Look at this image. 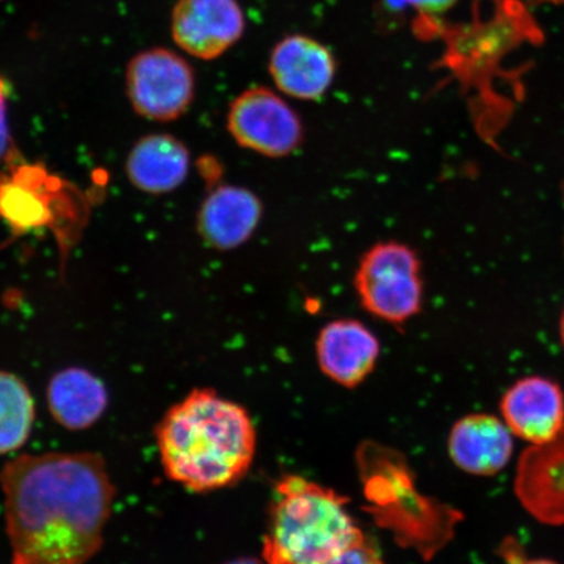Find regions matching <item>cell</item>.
<instances>
[{
	"instance_id": "23",
	"label": "cell",
	"mask_w": 564,
	"mask_h": 564,
	"mask_svg": "<svg viewBox=\"0 0 564 564\" xmlns=\"http://www.w3.org/2000/svg\"><path fill=\"white\" fill-rule=\"evenodd\" d=\"M513 564H561V563L555 562L553 560H547V558H534V560H523V561H520V562L513 563Z\"/></svg>"
},
{
	"instance_id": "1",
	"label": "cell",
	"mask_w": 564,
	"mask_h": 564,
	"mask_svg": "<svg viewBox=\"0 0 564 564\" xmlns=\"http://www.w3.org/2000/svg\"><path fill=\"white\" fill-rule=\"evenodd\" d=\"M12 564H89L116 486L96 453L21 455L0 469Z\"/></svg>"
},
{
	"instance_id": "5",
	"label": "cell",
	"mask_w": 564,
	"mask_h": 564,
	"mask_svg": "<svg viewBox=\"0 0 564 564\" xmlns=\"http://www.w3.org/2000/svg\"><path fill=\"white\" fill-rule=\"evenodd\" d=\"M359 302L370 315L400 326L421 312V260L411 247L380 242L364 253L356 271Z\"/></svg>"
},
{
	"instance_id": "17",
	"label": "cell",
	"mask_w": 564,
	"mask_h": 564,
	"mask_svg": "<svg viewBox=\"0 0 564 564\" xmlns=\"http://www.w3.org/2000/svg\"><path fill=\"white\" fill-rule=\"evenodd\" d=\"M35 420L34 399L23 379L0 370V455L24 447Z\"/></svg>"
},
{
	"instance_id": "18",
	"label": "cell",
	"mask_w": 564,
	"mask_h": 564,
	"mask_svg": "<svg viewBox=\"0 0 564 564\" xmlns=\"http://www.w3.org/2000/svg\"><path fill=\"white\" fill-rule=\"evenodd\" d=\"M408 6L419 12L422 23L417 25V32L432 37L433 34L442 31L441 18L453 9L457 0H405Z\"/></svg>"
},
{
	"instance_id": "13",
	"label": "cell",
	"mask_w": 564,
	"mask_h": 564,
	"mask_svg": "<svg viewBox=\"0 0 564 564\" xmlns=\"http://www.w3.org/2000/svg\"><path fill=\"white\" fill-rule=\"evenodd\" d=\"M513 438L510 429L497 415L468 414L451 429L448 454L465 474L491 477L511 462Z\"/></svg>"
},
{
	"instance_id": "24",
	"label": "cell",
	"mask_w": 564,
	"mask_h": 564,
	"mask_svg": "<svg viewBox=\"0 0 564 564\" xmlns=\"http://www.w3.org/2000/svg\"><path fill=\"white\" fill-rule=\"evenodd\" d=\"M560 337H561L562 347L564 349V310H563V313H562L561 319H560Z\"/></svg>"
},
{
	"instance_id": "11",
	"label": "cell",
	"mask_w": 564,
	"mask_h": 564,
	"mask_svg": "<svg viewBox=\"0 0 564 564\" xmlns=\"http://www.w3.org/2000/svg\"><path fill=\"white\" fill-rule=\"evenodd\" d=\"M270 74L281 94L295 100L316 101L333 86L336 59L322 42L305 34H292L273 47Z\"/></svg>"
},
{
	"instance_id": "6",
	"label": "cell",
	"mask_w": 564,
	"mask_h": 564,
	"mask_svg": "<svg viewBox=\"0 0 564 564\" xmlns=\"http://www.w3.org/2000/svg\"><path fill=\"white\" fill-rule=\"evenodd\" d=\"M126 90L140 117L172 122L185 116L194 102L195 70L171 48H147L133 55L127 65Z\"/></svg>"
},
{
	"instance_id": "3",
	"label": "cell",
	"mask_w": 564,
	"mask_h": 564,
	"mask_svg": "<svg viewBox=\"0 0 564 564\" xmlns=\"http://www.w3.org/2000/svg\"><path fill=\"white\" fill-rule=\"evenodd\" d=\"M491 4L489 15L479 13L474 23L451 33L446 66L467 97L477 135L499 151L498 138L519 101L498 82L524 95L519 74L506 69L505 62L521 45H540L544 35L523 0H491Z\"/></svg>"
},
{
	"instance_id": "7",
	"label": "cell",
	"mask_w": 564,
	"mask_h": 564,
	"mask_svg": "<svg viewBox=\"0 0 564 564\" xmlns=\"http://www.w3.org/2000/svg\"><path fill=\"white\" fill-rule=\"evenodd\" d=\"M228 130L238 145L271 159L289 156L303 139L297 111L265 87L247 89L231 102Z\"/></svg>"
},
{
	"instance_id": "2",
	"label": "cell",
	"mask_w": 564,
	"mask_h": 564,
	"mask_svg": "<svg viewBox=\"0 0 564 564\" xmlns=\"http://www.w3.org/2000/svg\"><path fill=\"white\" fill-rule=\"evenodd\" d=\"M154 435L165 476L199 494L241 481L257 453L249 413L210 388H195L169 408Z\"/></svg>"
},
{
	"instance_id": "15",
	"label": "cell",
	"mask_w": 564,
	"mask_h": 564,
	"mask_svg": "<svg viewBox=\"0 0 564 564\" xmlns=\"http://www.w3.org/2000/svg\"><path fill=\"white\" fill-rule=\"evenodd\" d=\"M46 399L53 420L70 432L95 426L109 405V393L101 379L82 368L54 373Z\"/></svg>"
},
{
	"instance_id": "16",
	"label": "cell",
	"mask_w": 564,
	"mask_h": 564,
	"mask_svg": "<svg viewBox=\"0 0 564 564\" xmlns=\"http://www.w3.org/2000/svg\"><path fill=\"white\" fill-rule=\"evenodd\" d=\"M189 152L181 140L154 133L133 145L126 173L133 186L148 194H166L187 178Z\"/></svg>"
},
{
	"instance_id": "21",
	"label": "cell",
	"mask_w": 564,
	"mask_h": 564,
	"mask_svg": "<svg viewBox=\"0 0 564 564\" xmlns=\"http://www.w3.org/2000/svg\"><path fill=\"white\" fill-rule=\"evenodd\" d=\"M525 4L531 6H540V4H553V6H560L564 4V0H523Z\"/></svg>"
},
{
	"instance_id": "20",
	"label": "cell",
	"mask_w": 564,
	"mask_h": 564,
	"mask_svg": "<svg viewBox=\"0 0 564 564\" xmlns=\"http://www.w3.org/2000/svg\"><path fill=\"white\" fill-rule=\"evenodd\" d=\"M7 96L9 89L3 77L0 76V162L9 156L11 150V135L9 127V110H7Z\"/></svg>"
},
{
	"instance_id": "14",
	"label": "cell",
	"mask_w": 564,
	"mask_h": 564,
	"mask_svg": "<svg viewBox=\"0 0 564 564\" xmlns=\"http://www.w3.org/2000/svg\"><path fill=\"white\" fill-rule=\"evenodd\" d=\"M262 216V202L250 189L220 186L203 202L197 215V231L212 249L235 250L249 241Z\"/></svg>"
},
{
	"instance_id": "9",
	"label": "cell",
	"mask_w": 564,
	"mask_h": 564,
	"mask_svg": "<svg viewBox=\"0 0 564 564\" xmlns=\"http://www.w3.org/2000/svg\"><path fill=\"white\" fill-rule=\"evenodd\" d=\"M513 492L540 524L564 527V429L553 440L529 444L520 455Z\"/></svg>"
},
{
	"instance_id": "19",
	"label": "cell",
	"mask_w": 564,
	"mask_h": 564,
	"mask_svg": "<svg viewBox=\"0 0 564 564\" xmlns=\"http://www.w3.org/2000/svg\"><path fill=\"white\" fill-rule=\"evenodd\" d=\"M326 564H384L376 544L364 538L341 550Z\"/></svg>"
},
{
	"instance_id": "10",
	"label": "cell",
	"mask_w": 564,
	"mask_h": 564,
	"mask_svg": "<svg viewBox=\"0 0 564 564\" xmlns=\"http://www.w3.org/2000/svg\"><path fill=\"white\" fill-rule=\"evenodd\" d=\"M500 419L528 444L553 440L564 429L563 388L546 377L521 378L500 399Z\"/></svg>"
},
{
	"instance_id": "8",
	"label": "cell",
	"mask_w": 564,
	"mask_h": 564,
	"mask_svg": "<svg viewBox=\"0 0 564 564\" xmlns=\"http://www.w3.org/2000/svg\"><path fill=\"white\" fill-rule=\"evenodd\" d=\"M246 18L238 0H176L171 17L175 45L200 61H215L243 37Z\"/></svg>"
},
{
	"instance_id": "22",
	"label": "cell",
	"mask_w": 564,
	"mask_h": 564,
	"mask_svg": "<svg viewBox=\"0 0 564 564\" xmlns=\"http://www.w3.org/2000/svg\"><path fill=\"white\" fill-rule=\"evenodd\" d=\"M224 564H267V563L264 561L249 558V556H243V558L232 560V561H229Z\"/></svg>"
},
{
	"instance_id": "25",
	"label": "cell",
	"mask_w": 564,
	"mask_h": 564,
	"mask_svg": "<svg viewBox=\"0 0 564 564\" xmlns=\"http://www.w3.org/2000/svg\"><path fill=\"white\" fill-rule=\"evenodd\" d=\"M0 2H2V0H0Z\"/></svg>"
},
{
	"instance_id": "4",
	"label": "cell",
	"mask_w": 564,
	"mask_h": 564,
	"mask_svg": "<svg viewBox=\"0 0 564 564\" xmlns=\"http://www.w3.org/2000/svg\"><path fill=\"white\" fill-rule=\"evenodd\" d=\"M348 499L326 486L285 476L274 486L263 538L267 564H326L364 538Z\"/></svg>"
},
{
	"instance_id": "12",
	"label": "cell",
	"mask_w": 564,
	"mask_h": 564,
	"mask_svg": "<svg viewBox=\"0 0 564 564\" xmlns=\"http://www.w3.org/2000/svg\"><path fill=\"white\" fill-rule=\"evenodd\" d=\"M315 350L324 376L343 387L355 388L376 369L380 344L362 322L337 319L322 328Z\"/></svg>"
}]
</instances>
